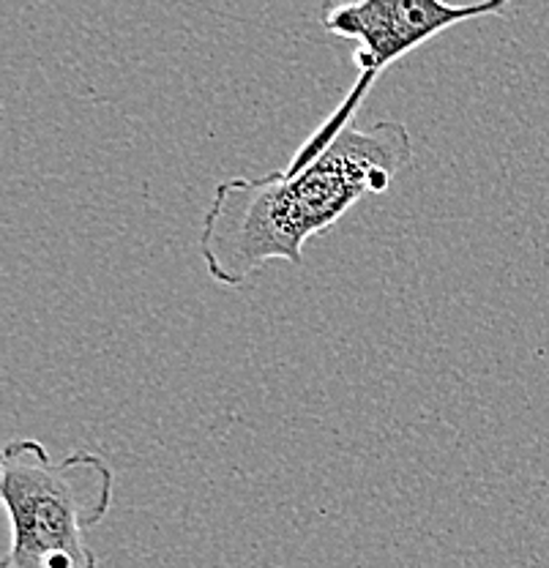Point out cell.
Here are the masks:
<instances>
[{
	"mask_svg": "<svg viewBox=\"0 0 549 568\" xmlns=\"http://www.w3.org/2000/svg\"><path fill=\"white\" fill-rule=\"evenodd\" d=\"M509 3L511 0H470V3H451V0H334V3L323 6V31L356 44L353 63L358 67V80L339 106L293 153L285 170L306 168L347 126L356 123L364 99L369 97L383 71L405 61L410 52H416L427 41L438 39L448 28L481 20V17H500L509 9Z\"/></svg>",
	"mask_w": 549,
	"mask_h": 568,
	"instance_id": "obj_3",
	"label": "cell"
},
{
	"mask_svg": "<svg viewBox=\"0 0 549 568\" xmlns=\"http://www.w3.org/2000/svg\"><path fill=\"white\" fill-rule=\"evenodd\" d=\"M413 162V138L403 121L347 126L301 170L216 183L203 213L197 248L216 284L241 287L263 265L304 263V246L334 227L369 194L388 192Z\"/></svg>",
	"mask_w": 549,
	"mask_h": 568,
	"instance_id": "obj_1",
	"label": "cell"
},
{
	"mask_svg": "<svg viewBox=\"0 0 549 568\" xmlns=\"http://www.w3.org/2000/svg\"><path fill=\"white\" fill-rule=\"evenodd\" d=\"M115 473L102 454L52 459L44 443L17 437L0 454V497L11 523L3 568H99L85 532L110 514Z\"/></svg>",
	"mask_w": 549,
	"mask_h": 568,
	"instance_id": "obj_2",
	"label": "cell"
}]
</instances>
